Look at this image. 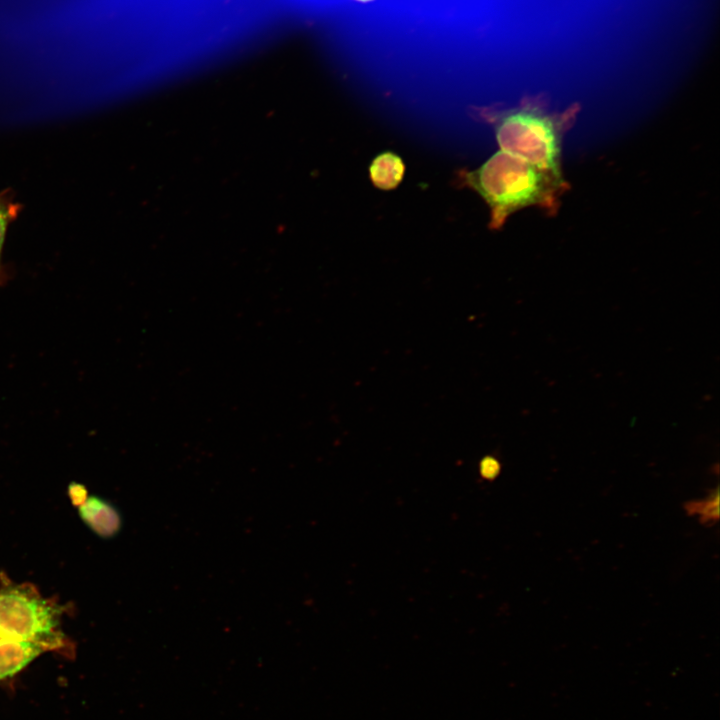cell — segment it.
Returning a JSON list of instances; mask_svg holds the SVG:
<instances>
[{"label":"cell","mask_w":720,"mask_h":720,"mask_svg":"<svg viewBox=\"0 0 720 720\" xmlns=\"http://www.w3.org/2000/svg\"><path fill=\"white\" fill-rule=\"evenodd\" d=\"M77 505L81 519L98 536L109 538L120 530L121 517L112 504L97 496H85Z\"/></svg>","instance_id":"4"},{"label":"cell","mask_w":720,"mask_h":720,"mask_svg":"<svg viewBox=\"0 0 720 720\" xmlns=\"http://www.w3.org/2000/svg\"><path fill=\"white\" fill-rule=\"evenodd\" d=\"M579 104L550 112L544 96L527 97L511 109L493 111L501 151L529 163L562 172V142L576 121Z\"/></svg>","instance_id":"2"},{"label":"cell","mask_w":720,"mask_h":720,"mask_svg":"<svg viewBox=\"0 0 720 720\" xmlns=\"http://www.w3.org/2000/svg\"><path fill=\"white\" fill-rule=\"evenodd\" d=\"M404 171L402 159L392 152L378 155L369 168L373 184L383 190L397 187L403 179Z\"/></svg>","instance_id":"6"},{"label":"cell","mask_w":720,"mask_h":720,"mask_svg":"<svg viewBox=\"0 0 720 720\" xmlns=\"http://www.w3.org/2000/svg\"><path fill=\"white\" fill-rule=\"evenodd\" d=\"M20 209V205L13 202L7 192L0 194V278L3 274L1 258L6 232L9 224L17 217Z\"/></svg>","instance_id":"7"},{"label":"cell","mask_w":720,"mask_h":720,"mask_svg":"<svg viewBox=\"0 0 720 720\" xmlns=\"http://www.w3.org/2000/svg\"><path fill=\"white\" fill-rule=\"evenodd\" d=\"M59 607L30 585H8L0 590V636L56 648L62 642L58 630Z\"/></svg>","instance_id":"3"},{"label":"cell","mask_w":720,"mask_h":720,"mask_svg":"<svg viewBox=\"0 0 720 720\" xmlns=\"http://www.w3.org/2000/svg\"><path fill=\"white\" fill-rule=\"evenodd\" d=\"M465 185L474 189L491 210L489 227L499 229L517 210L537 206L549 215L560 207L569 183L563 173L542 168L499 151L478 169L463 172Z\"/></svg>","instance_id":"1"},{"label":"cell","mask_w":720,"mask_h":720,"mask_svg":"<svg viewBox=\"0 0 720 720\" xmlns=\"http://www.w3.org/2000/svg\"><path fill=\"white\" fill-rule=\"evenodd\" d=\"M689 511L698 513L704 522H712L718 519V493L708 500L688 504Z\"/></svg>","instance_id":"8"},{"label":"cell","mask_w":720,"mask_h":720,"mask_svg":"<svg viewBox=\"0 0 720 720\" xmlns=\"http://www.w3.org/2000/svg\"><path fill=\"white\" fill-rule=\"evenodd\" d=\"M47 649L39 643L0 636V680L14 676Z\"/></svg>","instance_id":"5"},{"label":"cell","mask_w":720,"mask_h":720,"mask_svg":"<svg viewBox=\"0 0 720 720\" xmlns=\"http://www.w3.org/2000/svg\"><path fill=\"white\" fill-rule=\"evenodd\" d=\"M358 1H361V2H368V1H371V0H358Z\"/></svg>","instance_id":"9"}]
</instances>
